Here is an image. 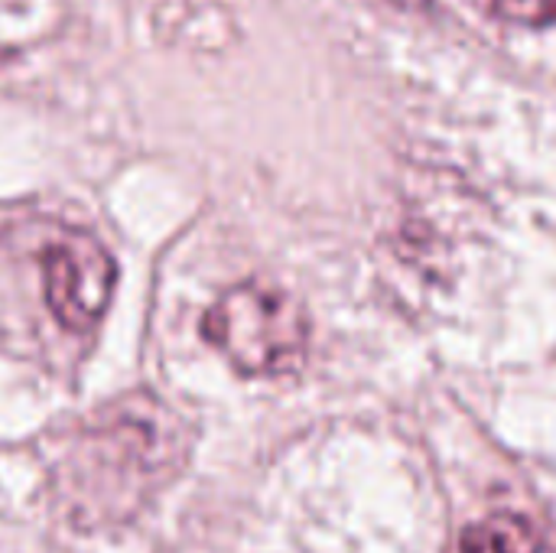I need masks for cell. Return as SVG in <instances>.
Returning a JSON list of instances; mask_svg holds the SVG:
<instances>
[{"mask_svg": "<svg viewBox=\"0 0 556 553\" xmlns=\"http://www.w3.org/2000/svg\"><path fill=\"white\" fill-rule=\"evenodd\" d=\"M202 336L241 375H287L306 359L309 319L287 290L248 280L218 297L202 319Z\"/></svg>", "mask_w": 556, "mask_h": 553, "instance_id": "obj_1", "label": "cell"}, {"mask_svg": "<svg viewBox=\"0 0 556 553\" xmlns=\"http://www.w3.org/2000/svg\"><path fill=\"white\" fill-rule=\"evenodd\" d=\"M39 271H42L46 303L59 326L72 332H85L98 326V319L111 303L117 267L91 235L59 228L42 244Z\"/></svg>", "mask_w": 556, "mask_h": 553, "instance_id": "obj_2", "label": "cell"}, {"mask_svg": "<svg viewBox=\"0 0 556 553\" xmlns=\"http://www.w3.org/2000/svg\"><path fill=\"white\" fill-rule=\"evenodd\" d=\"M459 553H544V544L528 518L498 512L463 531Z\"/></svg>", "mask_w": 556, "mask_h": 553, "instance_id": "obj_3", "label": "cell"}, {"mask_svg": "<svg viewBox=\"0 0 556 553\" xmlns=\"http://www.w3.org/2000/svg\"><path fill=\"white\" fill-rule=\"evenodd\" d=\"M495 16L525 23V26H547L556 20V0H482Z\"/></svg>", "mask_w": 556, "mask_h": 553, "instance_id": "obj_4", "label": "cell"}]
</instances>
